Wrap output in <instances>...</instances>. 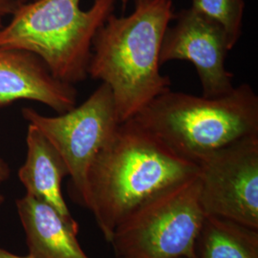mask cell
Masks as SVG:
<instances>
[{
  "label": "cell",
  "mask_w": 258,
  "mask_h": 258,
  "mask_svg": "<svg viewBox=\"0 0 258 258\" xmlns=\"http://www.w3.org/2000/svg\"><path fill=\"white\" fill-rule=\"evenodd\" d=\"M191 8L219 23L226 31L231 50L242 35L244 0H191Z\"/></svg>",
  "instance_id": "obj_13"
},
{
  "label": "cell",
  "mask_w": 258,
  "mask_h": 258,
  "mask_svg": "<svg viewBox=\"0 0 258 258\" xmlns=\"http://www.w3.org/2000/svg\"><path fill=\"white\" fill-rule=\"evenodd\" d=\"M120 3H121V9H122V11H124V10L126 9L130 0H120Z\"/></svg>",
  "instance_id": "obj_17"
},
{
  "label": "cell",
  "mask_w": 258,
  "mask_h": 258,
  "mask_svg": "<svg viewBox=\"0 0 258 258\" xmlns=\"http://www.w3.org/2000/svg\"><path fill=\"white\" fill-rule=\"evenodd\" d=\"M131 120L198 165L219 148L258 135V97L248 83L216 98L168 90Z\"/></svg>",
  "instance_id": "obj_3"
},
{
  "label": "cell",
  "mask_w": 258,
  "mask_h": 258,
  "mask_svg": "<svg viewBox=\"0 0 258 258\" xmlns=\"http://www.w3.org/2000/svg\"><path fill=\"white\" fill-rule=\"evenodd\" d=\"M11 168L8 163L0 155V186L9 180Z\"/></svg>",
  "instance_id": "obj_15"
},
{
  "label": "cell",
  "mask_w": 258,
  "mask_h": 258,
  "mask_svg": "<svg viewBox=\"0 0 258 258\" xmlns=\"http://www.w3.org/2000/svg\"><path fill=\"white\" fill-rule=\"evenodd\" d=\"M163 37L160 64L171 60H187L195 66L202 86V96L221 97L232 91L233 76L226 69L231 50L228 35L216 21L191 7L174 16Z\"/></svg>",
  "instance_id": "obj_8"
},
{
  "label": "cell",
  "mask_w": 258,
  "mask_h": 258,
  "mask_svg": "<svg viewBox=\"0 0 258 258\" xmlns=\"http://www.w3.org/2000/svg\"><path fill=\"white\" fill-rule=\"evenodd\" d=\"M4 201H5V197H4V195L0 194V207L2 206V204L4 203Z\"/></svg>",
  "instance_id": "obj_18"
},
{
  "label": "cell",
  "mask_w": 258,
  "mask_h": 258,
  "mask_svg": "<svg viewBox=\"0 0 258 258\" xmlns=\"http://www.w3.org/2000/svg\"><path fill=\"white\" fill-rule=\"evenodd\" d=\"M198 173L197 164L178 155L134 120H126L90 166L85 208L110 243L117 226L134 210Z\"/></svg>",
  "instance_id": "obj_1"
},
{
  "label": "cell",
  "mask_w": 258,
  "mask_h": 258,
  "mask_svg": "<svg viewBox=\"0 0 258 258\" xmlns=\"http://www.w3.org/2000/svg\"><path fill=\"white\" fill-rule=\"evenodd\" d=\"M19 5V0H0V30L6 24V19L11 18Z\"/></svg>",
  "instance_id": "obj_14"
},
{
  "label": "cell",
  "mask_w": 258,
  "mask_h": 258,
  "mask_svg": "<svg viewBox=\"0 0 258 258\" xmlns=\"http://www.w3.org/2000/svg\"><path fill=\"white\" fill-rule=\"evenodd\" d=\"M32 0L20 4L0 30V48L37 55L57 80L74 85L88 77L94 37L116 0Z\"/></svg>",
  "instance_id": "obj_4"
},
{
  "label": "cell",
  "mask_w": 258,
  "mask_h": 258,
  "mask_svg": "<svg viewBox=\"0 0 258 258\" xmlns=\"http://www.w3.org/2000/svg\"><path fill=\"white\" fill-rule=\"evenodd\" d=\"M195 258H258V230L226 218L205 215Z\"/></svg>",
  "instance_id": "obj_12"
},
{
  "label": "cell",
  "mask_w": 258,
  "mask_h": 258,
  "mask_svg": "<svg viewBox=\"0 0 258 258\" xmlns=\"http://www.w3.org/2000/svg\"><path fill=\"white\" fill-rule=\"evenodd\" d=\"M77 98L74 85L55 78L37 55L25 50L0 48V106L27 100L62 114L74 108Z\"/></svg>",
  "instance_id": "obj_9"
},
{
  "label": "cell",
  "mask_w": 258,
  "mask_h": 258,
  "mask_svg": "<svg viewBox=\"0 0 258 258\" xmlns=\"http://www.w3.org/2000/svg\"><path fill=\"white\" fill-rule=\"evenodd\" d=\"M174 16L172 0H135L132 14H111L97 31L88 76L110 87L120 123L170 90V79L160 72V51Z\"/></svg>",
  "instance_id": "obj_2"
},
{
  "label": "cell",
  "mask_w": 258,
  "mask_h": 258,
  "mask_svg": "<svg viewBox=\"0 0 258 258\" xmlns=\"http://www.w3.org/2000/svg\"><path fill=\"white\" fill-rule=\"evenodd\" d=\"M21 113L62 157L75 198L85 207L88 170L120 124L110 87L102 83L81 105L57 116H45L31 107Z\"/></svg>",
  "instance_id": "obj_6"
},
{
  "label": "cell",
  "mask_w": 258,
  "mask_h": 258,
  "mask_svg": "<svg viewBox=\"0 0 258 258\" xmlns=\"http://www.w3.org/2000/svg\"><path fill=\"white\" fill-rule=\"evenodd\" d=\"M0 258H32L31 256H19V255H17V254H14V253H12V252H10L8 250H6V249H2V248H0Z\"/></svg>",
  "instance_id": "obj_16"
},
{
  "label": "cell",
  "mask_w": 258,
  "mask_h": 258,
  "mask_svg": "<svg viewBox=\"0 0 258 258\" xmlns=\"http://www.w3.org/2000/svg\"><path fill=\"white\" fill-rule=\"evenodd\" d=\"M198 175L156 194L128 214L113 232L117 258H195L205 213Z\"/></svg>",
  "instance_id": "obj_5"
},
{
  "label": "cell",
  "mask_w": 258,
  "mask_h": 258,
  "mask_svg": "<svg viewBox=\"0 0 258 258\" xmlns=\"http://www.w3.org/2000/svg\"><path fill=\"white\" fill-rule=\"evenodd\" d=\"M27 155L20 166L19 178L26 194L53 207L66 221L79 229L65 202L61 184L69 171L64 160L38 129L28 123Z\"/></svg>",
  "instance_id": "obj_11"
},
{
  "label": "cell",
  "mask_w": 258,
  "mask_h": 258,
  "mask_svg": "<svg viewBox=\"0 0 258 258\" xmlns=\"http://www.w3.org/2000/svg\"><path fill=\"white\" fill-rule=\"evenodd\" d=\"M198 166L204 213L258 230V135L213 151Z\"/></svg>",
  "instance_id": "obj_7"
},
{
  "label": "cell",
  "mask_w": 258,
  "mask_h": 258,
  "mask_svg": "<svg viewBox=\"0 0 258 258\" xmlns=\"http://www.w3.org/2000/svg\"><path fill=\"white\" fill-rule=\"evenodd\" d=\"M20 1V4H22V3H26L28 1H32V0H19Z\"/></svg>",
  "instance_id": "obj_19"
},
{
  "label": "cell",
  "mask_w": 258,
  "mask_h": 258,
  "mask_svg": "<svg viewBox=\"0 0 258 258\" xmlns=\"http://www.w3.org/2000/svg\"><path fill=\"white\" fill-rule=\"evenodd\" d=\"M32 258H90L77 238L79 229L70 225L50 205L28 195L16 202Z\"/></svg>",
  "instance_id": "obj_10"
}]
</instances>
